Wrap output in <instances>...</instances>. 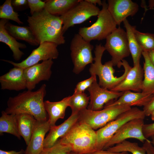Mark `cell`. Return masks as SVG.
<instances>
[{
    "mask_svg": "<svg viewBox=\"0 0 154 154\" xmlns=\"http://www.w3.org/2000/svg\"><path fill=\"white\" fill-rule=\"evenodd\" d=\"M27 21L39 45L46 42L58 45L65 43L62 23L60 16L51 15L44 9L28 16Z\"/></svg>",
    "mask_w": 154,
    "mask_h": 154,
    "instance_id": "obj_1",
    "label": "cell"
},
{
    "mask_svg": "<svg viewBox=\"0 0 154 154\" xmlns=\"http://www.w3.org/2000/svg\"><path fill=\"white\" fill-rule=\"evenodd\" d=\"M46 87V85L44 84L36 91L28 90L14 97H10L5 112L9 114H27L33 116L37 120H47L44 101Z\"/></svg>",
    "mask_w": 154,
    "mask_h": 154,
    "instance_id": "obj_2",
    "label": "cell"
},
{
    "mask_svg": "<svg viewBox=\"0 0 154 154\" xmlns=\"http://www.w3.org/2000/svg\"><path fill=\"white\" fill-rule=\"evenodd\" d=\"M78 154H86L97 151L96 131L88 125L78 121L59 140Z\"/></svg>",
    "mask_w": 154,
    "mask_h": 154,
    "instance_id": "obj_3",
    "label": "cell"
},
{
    "mask_svg": "<svg viewBox=\"0 0 154 154\" xmlns=\"http://www.w3.org/2000/svg\"><path fill=\"white\" fill-rule=\"evenodd\" d=\"M106 50L104 46L101 44L96 45L94 51L95 57L94 63L90 65L89 72L91 75H97L99 78V84L102 87L111 90L114 88L123 80L126 76L128 71L131 67L125 60H122L120 63L122 66L124 72L123 74L119 77L114 75L115 70L111 60L102 64V58L103 54Z\"/></svg>",
    "mask_w": 154,
    "mask_h": 154,
    "instance_id": "obj_4",
    "label": "cell"
},
{
    "mask_svg": "<svg viewBox=\"0 0 154 154\" xmlns=\"http://www.w3.org/2000/svg\"><path fill=\"white\" fill-rule=\"evenodd\" d=\"M102 6L94 23L89 27L79 29L78 33L87 41L106 39L117 28V25L108 10L106 1H102Z\"/></svg>",
    "mask_w": 154,
    "mask_h": 154,
    "instance_id": "obj_5",
    "label": "cell"
},
{
    "mask_svg": "<svg viewBox=\"0 0 154 154\" xmlns=\"http://www.w3.org/2000/svg\"><path fill=\"white\" fill-rule=\"evenodd\" d=\"M131 108L126 105L106 104L103 109L99 110L94 111L86 108L79 113L78 121L88 125L94 130L99 129Z\"/></svg>",
    "mask_w": 154,
    "mask_h": 154,
    "instance_id": "obj_6",
    "label": "cell"
},
{
    "mask_svg": "<svg viewBox=\"0 0 154 154\" xmlns=\"http://www.w3.org/2000/svg\"><path fill=\"white\" fill-rule=\"evenodd\" d=\"M145 117L143 110L137 107L131 108L120 114L114 120L96 131L97 151L104 150L106 143L124 124L135 119H144Z\"/></svg>",
    "mask_w": 154,
    "mask_h": 154,
    "instance_id": "obj_7",
    "label": "cell"
},
{
    "mask_svg": "<svg viewBox=\"0 0 154 154\" xmlns=\"http://www.w3.org/2000/svg\"><path fill=\"white\" fill-rule=\"evenodd\" d=\"M93 48L90 42L85 40L78 33L74 35L70 46L74 73L78 74L86 65L93 63L94 58L92 51Z\"/></svg>",
    "mask_w": 154,
    "mask_h": 154,
    "instance_id": "obj_8",
    "label": "cell"
},
{
    "mask_svg": "<svg viewBox=\"0 0 154 154\" xmlns=\"http://www.w3.org/2000/svg\"><path fill=\"white\" fill-rule=\"evenodd\" d=\"M104 47L112 56L114 66L119 68L122 60L130 54L126 32L120 27L107 37Z\"/></svg>",
    "mask_w": 154,
    "mask_h": 154,
    "instance_id": "obj_9",
    "label": "cell"
},
{
    "mask_svg": "<svg viewBox=\"0 0 154 154\" xmlns=\"http://www.w3.org/2000/svg\"><path fill=\"white\" fill-rule=\"evenodd\" d=\"M100 10L86 0H81L66 13L60 16L64 33L70 27L80 24L93 16H98Z\"/></svg>",
    "mask_w": 154,
    "mask_h": 154,
    "instance_id": "obj_10",
    "label": "cell"
},
{
    "mask_svg": "<svg viewBox=\"0 0 154 154\" xmlns=\"http://www.w3.org/2000/svg\"><path fill=\"white\" fill-rule=\"evenodd\" d=\"M58 46L56 44L52 42H43L38 48L33 50L26 59L19 63L4 59L1 60L11 64L14 67L25 69L38 63L40 61L57 58L59 56Z\"/></svg>",
    "mask_w": 154,
    "mask_h": 154,
    "instance_id": "obj_11",
    "label": "cell"
},
{
    "mask_svg": "<svg viewBox=\"0 0 154 154\" xmlns=\"http://www.w3.org/2000/svg\"><path fill=\"white\" fill-rule=\"evenodd\" d=\"M144 119L131 120L123 125L105 145L104 150L119 143L129 138H134L144 143L147 139L144 136L142 128Z\"/></svg>",
    "mask_w": 154,
    "mask_h": 154,
    "instance_id": "obj_12",
    "label": "cell"
},
{
    "mask_svg": "<svg viewBox=\"0 0 154 154\" xmlns=\"http://www.w3.org/2000/svg\"><path fill=\"white\" fill-rule=\"evenodd\" d=\"M87 90L90 94V101L87 109L98 111L103 109L104 105L117 100L123 92H116L103 88L97 83L96 79Z\"/></svg>",
    "mask_w": 154,
    "mask_h": 154,
    "instance_id": "obj_13",
    "label": "cell"
},
{
    "mask_svg": "<svg viewBox=\"0 0 154 154\" xmlns=\"http://www.w3.org/2000/svg\"><path fill=\"white\" fill-rule=\"evenodd\" d=\"M53 64L52 59L42 61L24 70L26 88L32 91L42 81L48 80L52 74L51 68Z\"/></svg>",
    "mask_w": 154,
    "mask_h": 154,
    "instance_id": "obj_14",
    "label": "cell"
},
{
    "mask_svg": "<svg viewBox=\"0 0 154 154\" xmlns=\"http://www.w3.org/2000/svg\"><path fill=\"white\" fill-rule=\"evenodd\" d=\"M108 8L117 25L129 16L135 15L139 10L136 3L131 0H108Z\"/></svg>",
    "mask_w": 154,
    "mask_h": 154,
    "instance_id": "obj_15",
    "label": "cell"
},
{
    "mask_svg": "<svg viewBox=\"0 0 154 154\" xmlns=\"http://www.w3.org/2000/svg\"><path fill=\"white\" fill-rule=\"evenodd\" d=\"M143 78V70L140 64L134 66L130 68L124 79L111 90L116 92L128 90L142 92Z\"/></svg>",
    "mask_w": 154,
    "mask_h": 154,
    "instance_id": "obj_16",
    "label": "cell"
},
{
    "mask_svg": "<svg viewBox=\"0 0 154 154\" xmlns=\"http://www.w3.org/2000/svg\"><path fill=\"white\" fill-rule=\"evenodd\" d=\"M50 126L47 120H37L25 154H39L44 148L45 136Z\"/></svg>",
    "mask_w": 154,
    "mask_h": 154,
    "instance_id": "obj_17",
    "label": "cell"
},
{
    "mask_svg": "<svg viewBox=\"0 0 154 154\" xmlns=\"http://www.w3.org/2000/svg\"><path fill=\"white\" fill-rule=\"evenodd\" d=\"M24 69L14 67L0 77L1 89L19 91L26 88Z\"/></svg>",
    "mask_w": 154,
    "mask_h": 154,
    "instance_id": "obj_18",
    "label": "cell"
},
{
    "mask_svg": "<svg viewBox=\"0 0 154 154\" xmlns=\"http://www.w3.org/2000/svg\"><path fill=\"white\" fill-rule=\"evenodd\" d=\"M79 114H71V116L60 125L51 127L49 133L45 138L44 148L52 146L60 138L64 136L78 121Z\"/></svg>",
    "mask_w": 154,
    "mask_h": 154,
    "instance_id": "obj_19",
    "label": "cell"
},
{
    "mask_svg": "<svg viewBox=\"0 0 154 154\" xmlns=\"http://www.w3.org/2000/svg\"><path fill=\"white\" fill-rule=\"evenodd\" d=\"M154 95L148 94L141 92H133L128 90L123 92L118 99L106 104L111 106L126 105L130 106H144Z\"/></svg>",
    "mask_w": 154,
    "mask_h": 154,
    "instance_id": "obj_20",
    "label": "cell"
},
{
    "mask_svg": "<svg viewBox=\"0 0 154 154\" xmlns=\"http://www.w3.org/2000/svg\"><path fill=\"white\" fill-rule=\"evenodd\" d=\"M70 98V96L58 102L44 101V108L48 116V121L50 127L55 125L58 119L64 118L66 109L69 106Z\"/></svg>",
    "mask_w": 154,
    "mask_h": 154,
    "instance_id": "obj_21",
    "label": "cell"
},
{
    "mask_svg": "<svg viewBox=\"0 0 154 154\" xmlns=\"http://www.w3.org/2000/svg\"><path fill=\"white\" fill-rule=\"evenodd\" d=\"M9 21L3 19H1L0 20V41L8 46L12 52L14 59L18 61L24 54L20 49L25 48L27 46L25 44L17 42L16 39L7 31L5 25Z\"/></svg>",
    "mask_w": 154,
    "mask_h": 154,
    "instance_id": "obj_22",
    "label": "cell"
},
{
    "mask_svg": "<svg viewBox=\"0 0 154 154\" xmlns=\"http://www.w3.org/2000/svg\"><path fill=\"white\" fill-rule=\"evenodd\" d=\"M15 116L19 133L27 146L37 120L33 116L27 114H18Z\"/></svg>",
    "mask_w": 154,
    "mask_h": 154,
    "instance_id": "obj_23",
    "label": "cell"
},
{
    "mask_svg": "<svg viewBox=\"0 0 154 154\" xmlns=\"http://www.w3.org/2000/svg\"><path fill=\"white\" fill-rule=\"evenodd\" d=\"M5 28L8 33L16 39L24 41L32 46L39 45L29 26H18L8 22L6 24Z\"/></svg>",
    "mask_w": 154,
    "mask_h": 154,
    "instance_id": "obj_24",
    "label": "cell"
},
{
    "mask_svg": "<svg viewBox=\"0 0 154 154\" xmlns=\"http://www.w3.org/2000/svg\"><path fill=\"white\" fill-rule=\"evenodd\" d=\"M126 29L129 47L133 61V65L140 64V60L143 50L135 36L134 30L136 27L132 26L127 19L123 22Z\"/></svg>",
    "mask_w": 154,
    "mask_h": 154,
    "instance_id": "obj_25",
    "label": "cell"
},
{
    "mask_svg": "<svg viewBox=\"0 0 154 154\" xmlns=\"http://www.w3.org/2000/svg\"><path fill=\"white\" fill-rule=\"evenodd\" d=\"M142 55L144 62L142 92L148 94L154 95V66L150 61L147 51H143Z\"/></svg>",
    "mask_w": 154,
    "mask_h": 154,
    "instance_id": "obj_26",
    "label": "cell"
},
{
    "mask_svg": "<svg viewBox=\"0 0 154 154\" xmlns=\"http://www.w3.org/2000/svg\"><path fill=\"white\" fill-rule=\"evenodd\" d=\"M81 0H48L44 9L50 14L60 16L77 4Z\"/></svg>",
    "mask_w": 154,
    "mask_h": 154,
    "instance_id": "obj_27",
    "label": "cell"
},
{
    "mask_svg": "<svg viewBox=\"0 0 154 154\" xmlns=\"http://www.w3.org/2000/svg\"><path fill=\"white\" fill-rule=\"evenodd\" d=\"M11 134L20 139L21 136L18 131L15 115L9 114L5 111L1 112L0 117V134L3 133Z\"/></svg>",
    "mask_w": 154,
    "mask_h": 154,
    "instance_id": "obj_28",
    "label": "cell"
},
{
    "mask_svg": "<svg viewBox=\"0 0 154 154\" xmlns=\"http://www.w3.org/2000/svg\"><path fill=\"white\" fill-rule=\"evenodd\" d=\"M106 149L115 153L129 152L132 154H147L145 149L143 146H139L137 143L126 140Z\"/></svg>",
    "mask_w": 154,
    "mask_h": 154,
    "instance_id": "obj_29",
    "label": "cell"
},
{
    "mask_svg": "<svg viewBox=\"0 0 154 154\" xmlns=\"http://www.w3.org/2000/svg\"><path fill=\"white\" fill-rule=\"evenodd\" d=\"M90 101L89 96L84 93H74L70 96L69 107L72 110V114L79 113L86 109Z\"/></svg>",
    "mask_w": 154,
    "mask_h": 154,
    "instance_id": "obj_30",
    "label": "cell"
},
{
    "mask_svg": "<svg viewBox=\"0 0 154 154\" xmlns=\"http://www.w3.org/2000/svg\"><path fill=\"white\" fill-rule=\"evenodd\" d=\"M136 38L143 51L147 52L154 50V34L143 33L134 30Z\"/></svg>",
    "mask_w": 154,
    "mask_h": 154,
    "instance_id": "obj_31",
    "label": "cell"
},
{
    "mask_svg": "<svg viewBox=\"0 0 154 154\" xmlns=\"http://www.w3.org/2000/svg\"><path fill=\"white\" fill-rule=\"evenodd\" d=\"M12 0H6L0 6V18L13 21L19 25L23 23L19 17V15L15 12L11 4Z\"/></svg>",
    "mask_w": 154,
    "mask_h": 154,
    "instance_id": "obj_32",
    "label": "cell"
},
{
    "mask_svg": "<svg viewBox=\"0 0 154 154\" xmlns=\"http://www.w3.org/2000/svg\"><path fill=\"white\" fill-rule=\"evenodd\" d=\"M71 151L69 147L62 144L58 140L52 146L44 148L39 154H69Z\"/></svg>",
    "mask_w": 154,
    "mask_h": 154,
    "instance_id": "obj_33",
    "label": "cell"
},
{
    "mask_svg": "<svg viewBox=\"0 0 154 154\" xmlns=\"http://www.w3.org/2000/svg\"><path fill=\"white\" fill-rule=\"evenodd\" d=\"M96 79V76L92 75L89 78L79 82L76 86L74 93L84 92L86 89L90 86Z\"/></svg>",
    "mask_w": 154,
    "mask_h": 154,
    "instance_id": "obj_34",
    "label": "cell"
},
{
    "mask_svg": "<svg viewBox=\"0 0 154 154\" xmlns=\"http://www.w3.org/2000/svg\"><path fill=\"white\" fill-rule=\"evenodd\" d=\"M31 15L43 10L45 8V1L40 0H27Z\"/></svg>",
    "mask_w": 154,
    "mask_h": 154,
    "instance_id": "obj_35",
    "label": "cell"
},
{
    "mask_svg": "<svg viewBox=\"0 0 154 154\" xmlns=\"http://www.w3.org/2000/svg\"><path fill=\"white\" fill-rule=\"evenodd\" d=\"M142 132L144 136L147 139L154 136V122L144 124L143 127Z\"/></svg>",
    "mask_w": 154,
    "mask_h": 154,
    "instance_id": "obj_36",
    "label": "cell"
},
{
    "mask_svg": "<svg viewBox=\"0 0 154 154\" xmlns=\"http://www.w3.org/2000/svg\"><path fill=\"white\" fill-rule=\"evenodd\" d=\"M143 111L145 116H149L154 110V95L150 100L143 107Z\"/></svg>",
    "mask_w": 154,
    "mask_h": 154,
    "instance_id": "obj_37",
    "label": "cell"
},
{
    "mask_svg": "<svg viewBox=\"0 0 154 154\" xmlns=\"http://www.w3.org/2000/svg\"><path fill=\"white\" fill-rule=\"evenodd\" d=\"M143 147L145 149L147 154H154V147L151 141L148 139L145 140L144 142Z\"/></svg>",
    "mask_w": 154,
    "mask_h": 154,
    "instance_id": "obj_38",
    "label": "cell"
},
{
    "mask_svg": "<svg viewBox=\"0 0 154 154\" xmlns=\"http://www.w3.org/2000/svg\"><path fill=\"white\" fill-rule=\"evenodd\" d=\"M11 4L12 6L16 8H20L28 5L27 0H12Z\"/></svg>",
    "mask_w": 154,
    "mask_h": 154,
    "instance_id": "obj_39",
    "label": "cell"
},
{
    "mask_svg": "<svg viewBox=\"0 0 154 154\" xmlns=\"http://www.w3.org/2000/svg\"><path fill=\"white\" fill-rule=\"evenodd\" d=\"M86 154H129V153L127 152H113L106 149L98 150Z\"/></svg>",
    "mask_w": 154,
    "mask_h": 154,
    "instance_id": "obj_40",
    "label": "cell"
},
{
    "mask_svg": "<svg viewBox=\"0 0 154 154\" xmlns=\"http://www.w3.org/2000/svg\"><path fill=\"white\" fill-rule=\"evenodd\" d=\"M25 151L23 149L18 151L14 150L7 151L1 149L0 150V154H25Z\"/></svg>",
    "mask_w": 154,
    "mask_h": 154,
    "instance_id": "obj_41",
    "label": "cell"
},
{
    "mask_svg": "<svg viewBox=\"0 0 154 154\" xmlns=\"http://www.w3.org/2000/svg\"><path fill=\"white\" fill-rule=\"evenodd\" d=\"M147 52L149 59L151 63L154 66V50Z\"/></svg>",
    "mask_w": 154,
    "mask_h": 154,
    "instance_id": "obj_42",
    "label": "cell"
},
{
    "mask_svg": "<svg viewBox=\"0 0 154 154\" xmlns=\"http://www.w3.org/2000/svg\"><path fill=\"white\" fill-rule=\"evenodd\" d=\"M89 3L96 5V4H98L100 6H102V1L100 0H86Z\"/></svg>",
    "mask_w": 154,
    "mask_h": 154,
    "instance_id": "obj_43",
    "label": "cell"
},
{
    "mask_svg": "<svg viewBox=\"0 0 154 154\" xmlns=\"http://www.w3.org/2000/svg\"><path fill=\"white\" fill-rule=\"evenodd\" d=\"M149 5L148 7L149 9H154V0H150L148 1Z\"/></svg>",
    "mask_w": 154,
    "mask_h": 154,
    "instance_id": "obj_44",
    "label": "cell"
},
{
    "mask_svg": "<svg viewBox=\"0 0 154 154\" xmlns=\"http://www.w3.org/2000/svg\"><path fill=\"white\" fill-rule=\"evenodd\" d=\"M150 116L151 119L153 121H154V110L151 113Z\"/></svg>",
    "mask_w": 154,
    "mask_h": 154,
    "instance_id": "obj_45",
    "label": "cell"
},
{
    "mask_svg": "<svg viewBox=\"0 0 154 154\" xmlns=\"http://www.w3.org/2000/svg\"><path fill=\"white\" fill-rule=\"evenodd\" d=\"M151 143L154 147V136L153 137L151 138Z\"/></svg>",
    "mask_w": 154,
    "mask_h": 154,
    "instance_id": "obj_46",
    "label": "cell"
},
{
    "mask_svg": "<svg viewBox=\"0 0 154 154\" xmlns=\"http://www.w3.org/2000/svg\"><path fill=\"white\" fill-rule=\"evenodd\" d=\"M69 154H78L75 152H74L72 151H71L70 153Z\"/></svg>",
    "mask_w": 154,
    "mask_h": 154,
    "instance_id": "obj_47",
    "label": "cell"
}]
</instances>
